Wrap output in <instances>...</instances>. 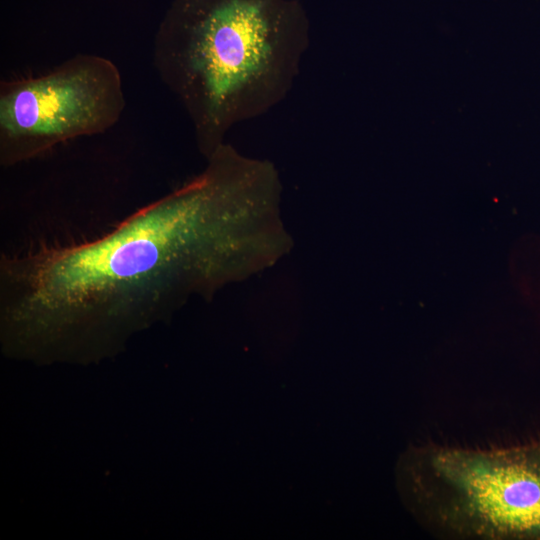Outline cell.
<instances>
[{
	"label": "cell",
	"instance_id": "cell-1",
	"mask_svg": "<svg viewBox=\"0 0 540 540\" xmlns=\"http://www.w3.org/2000/svg\"><path fill=\"white\" fill-rule=\"evenodd\" d=\"M205 168L111 231L1 255L3 342L35 358L102 357L191 297L275 265L293 247L267 159L225 142Z\"/></svg>",
	"mask_w": 540,
	"mask_h": 540
},
{
	"label": "cell",
	"instance_id": "cell-2",
	"mask_svg": "<svg viewBox=\"0 0 540 540\" xmlns=\"http://www.w3.org/2000/svg\"><path fill=\"white\" fill-rule=\"evenodd\" d=\"M309 45L299 0H178L156 34L153 64L207 159L235 125L287 97Z\"/></svg>",
	"mask_w": 540,
	"mask_h": 540
},
{
	"label": "cell",
	"instance_id": "cell-3",
	"mask_svg": "<svg viewBox=\"0 0 540 540\" xmlns=\"http://www.w3.org/2000/svg\"><path fill=\"white\" fill-rule=\"evenodd\" d=\"M413 516L462 540H540V440L471 449L416 446L402 464Z\"/></svg>",
	"mask_w": 540,
	"mask_h": 540
},
{
	"label": "cell",
	"instance_id": "cell-4",
	"mask_svg": "<svg viewBox=\"0 0 540 540\" xmlns=\"http://www.w3.org/2000/svg\"><path fill=\"white\" fill-rule=\"evenodd\" d=\"M126 105L117 66L76 54L47 73L0 85V164L15 166L63 142L103 133Z\"/></svg>",
	"mask_w": 540,
	"mask_h": 540
}]
</instances>
